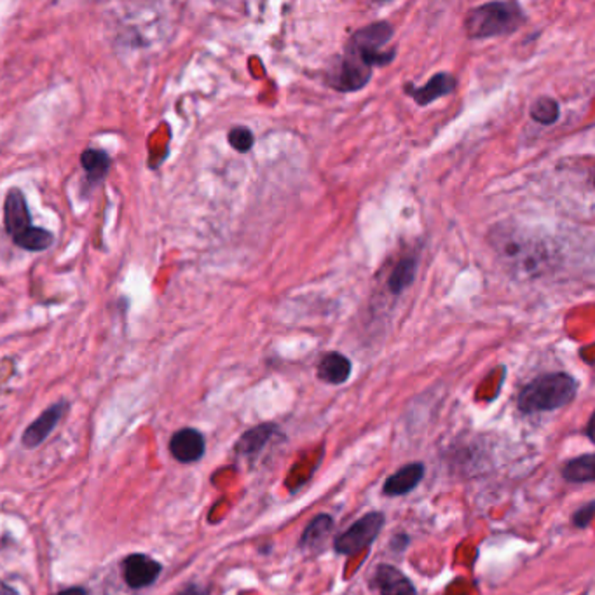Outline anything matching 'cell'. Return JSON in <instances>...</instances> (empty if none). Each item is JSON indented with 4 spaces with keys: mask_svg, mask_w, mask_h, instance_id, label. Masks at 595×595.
Wrapping results in <instances>:
<instances>
[{
    "mask_svg": "<svg viewBox=\"0 0 595 595\" xmlns=\"http://www.w3.org/2000/svg\"><path fill=\"white\" fill-rule=\"evenodd\" d=\"M526 23V13L517 2H489L468 11L466 35L473 41L510 35Z\"/></svg>",
    "mask_w": 595,
    "mask_h": 595,
    "instance_id": "3",
    "label": "cell"
},
{
    "mask_svg": "<svg viewBox=\"0 0 595 595\" xmlns=\"http://www.w3.org/2000/svg\"><path fill=\"white\" fill-rule=\"evenodd\" d=\"M4 226L13 241L29 252H42L53 245V234L32 226L29 206L20 189H11L4 201Z\"/></svg>",
    "mask_w": 595,
    "mask_h": 595,
    "instance_id": "5",
    "label": "cell"
},
{
    "mask_svg": "<svg viewBox=\"0 0 595 595\" xmlns=\"http://www.w3.org/2000/svg\"><path fill=\"white\" fill-rule=\"evenodd\" d=\"M0 595H18V592L14 589H11L7 583L0 581Z\"/></svg>",
    "mask_w": 595,
    "mask_h": 595,
    "instance_id": "23",
    "label": "cell"
},
{
    "mask_svg": "<svg viewBox=\"0 0 595 595\" xmlns=\"http://www.w3.org/2000/svg\"><path fill=\"white\" fill-rule=\"evenodd\" d=\"M229 143L234 150L238 152H248L252 147H254V142H256V137L252 133V130L245 128V126H236L229 131Z\"/></svg>",
    "mask_w": 595,
    "mask_h": 595,
    "instance_id": "20",
    "label": "cell"
},
{
    "mask_svg": "<svg viewBox=\"0 0 595 595\" xmlns=\"http://www.w3.org/2000/svg\"><path fill=\"white\" fill-rule=\"evenodd\" d=\"M578 393V381L566 372L545 374L531 381L518 395V409L526 414L566 407Z\"/></svg>",
    "mask_w": 595,
    "mask_h": 595,
    "instance_id": "4",
    "label": "cell"
},
{
    "mask_svg": "<svg viewBox=\"0 0 595 595\" xmlns=\"http://www.w3.org/2000/svg\"><path fill=\"white\" fill-rule=\"evenodd\" d=\"M457 87V81L453 74L447 72H440L437 76H433L425 86L418 87L414 85L405 86V93L419 105H431L433 102L453 95Z\"/></svg>",
    "mask_w": 595,
    "mask_h": 595,
    "instance_id": "9",
    "label": "cell"
},
{
    "mask_svg": "<svg viewBox=\"0 0 595 595\" xmlns=\"http://www.w3.org/2000/svg\"><path fill=\"white\" fill-rule=\"evenodd\" d=\"M161 571H163V566L158 561H154L152 557L143 555V554L128 555L122 563L124 581L131 589H145V587L152 585L159 578Z\"/></svg>",
    "mask_w": 595,
    "mask_h": 595,
    "instance_id": "7",
    "label": "cell"
},
{
    "mask_svg": "<svg viewBox=\"0 0 595 595\" xmlns=\"http://www.w3.org/2000/svg\"><path fill=\"white\" fill-rule=\"evenodd\" d=\"M563 477L567 482L590 483L595 479V455L585 454L580 457H574L563 468Z\"/></svg>",
    "mask_w": 595,
    "mask_h": 595,
    "instance_id": "16",
    "label": "cell"
},
{
    "mask_svg": "<svg viewBox=\"0 0 595 595\" xmlns=\"http://www.w3.org/2000/svg\"><path fill=\"white\" fill-rule=\"evenodd\" d=\"M67 410V401H58L55 405H51L50 409H46L32 425L25 429L22 442L27 449H35L41 444H44V440L53 433V429L57 428L59 419L63 418Z\"/></svg>",
    "mask_w": 595,
    "mask_h": 595,
    "instance_id": "8",
    "label": "cell"
},
{
    "mask_svg": "<svg viewBox=\"0 0 595 595\" xmlns=\"http://www.w3.org/2000/svg\"><path fill=\"white\" fill-rule=\"evenodd\" d=\"M57 595H87L83 587H72V589H67V590H61L58 592Z\"/></svg>",
    "mask_w": 595,
    "mask_h": 595,
    "instance_id": "22",
    "label": "cell"
},
{
    "mask_svg": "<svg viewBox=\"0 0 595 595\" xmlns=\"http://www.w3.org/2000/svg\"><path fill=\"white\" fill-rule=\"evenodd\" d=\"M111 156L100 149H86L81 156V165L87 175V182L96 184L105 178L111 170Z\"/></svg>",
    "mask_w": 595,
    "mask_h": 595,
    "instance_id": "15",
    "label": "cell"
},
{
    "mask_svg": "<svg viewBox=\"0 0 595 595\" xmlns=\"http://www.w3.org/2000/svg\"><path fill=\"white\" fill-rule=\"evenodd\" d=\"M393 29L386 22H377L353 33L344 55L327 72V83L340 93H353L369 85L375 67L390 65L397 50L386 46L393 39Z\"/></svg>",
    "mask_w": 595,
    "mask_h": 595,
    "instance_id": "1",
    "label": "cell"
},
{
    "mask_svg": "<svg viewBox=\"0 0 595 595\" xmlns=\"http://www.w3.org/2000/svg\"><path fill=\"white\" fill-rule=\"evenodd\" d=\"M206 449L204 437L194 428L178 429L170 440V453L180 463H196Z\"/></svg>",
    "mask_w": 595,
    "mask_h": 595,
    "instance_id": "10",
    "label": "cell"
},
{
    "mask_svg": "<svg viewBox=\"0 0 595 595\" xmlns=\"http://www.w3.org/2000/svg\"><path fill=\"white\" fill-rule=\"evenodd\" d=\"M372 585L381 595H416L410 580L397 567L381 564L372 574Z\"/></svg>",
    "mask_w": 595,
    "mask_h": 595,
    "instance_id": "11",
    "label": "cell"
},
{
    "mask_svg": "<svg viewBox=\"0 0 595 595\" xmlns=\"http://www.w3.org/2000/svg\"><path fill=\"white\" fill-rule=\"evenodd\" d=\"M594 513V501H590V503H587L585 507H581L580 510L574 513V517H572V522H574V526H576V527H589V526L592 524Z\"/></svg>",
    "mask_w": 595,
    "mask_h": 595,
    "instance_id": "21",
    "label": "cell"
},
{
    "mask_svg": "<svg viewBox=\"0 0 595 595\" xmlns=\"http://www.w3.org/2000/svg\"><path fill=\"white\" fill-rule=\"evenodd\" d=\"M416 273H418L416 258L414 257H403L390 275V282H388L390 292L398 295L403 290H407L410 284H414Z\"/></svg>",
    "mask_w": 595,
    "mask_h": 595,
    "instance_id": "17",
    "label": "cell"
},
{
    "mask_svg": "<svg viewBox=\"0 0 595 595\" xmlns=\"http://www.w3.org/2000/svg\"><path fill=\"white\" fill-rule=\"evenodd\" d=\"M334 526V520L330 515H318L311 524L306 527L302 538H301V546L302 548H314L318 546L321 541L330 535Z\"/></svg>",
    "mask_w": 595,
    "mask_h": 595,
    "instance_id": "18",
    "label": "cell"
},
{
    "mask_svg": "<svg viewBox=\"0 0 595 595\" xmlns=\"http://www.w3.org/2000/svg\"><path fill=\"white\" fill-rule=\"evenodd\" d=\"M425 477V466L421 463H410L400 468L397 473H393L383 487V492L386 496H403L416 489Z\"/></svg>",
    "mask_w": 595,
    "mask_h": 595,
    "instance_id": "12",
    "label": "cell"
},
{
    "mask_svg": "<svg viewBox=\"0 0 595 595\" xmlns=\"http://www.w3.org/2000/svg\"><path fill=\"white\" fill-rule=\"evenodd\" d=\"M276 431H278L276 425L256 426L239 438V442L236 444V451L241 455H256L266 447V444L271 440V437Z\"/></svg>",
    "mask_w": 595,
    "mask_h": 595,
    "instance_id": "14",
    "label": "cell"
},
{
    "mask_svg": "<svg viewBox=\"0 0 595 595\" xmlns=\"http://www.w3.org/2000/svg\"><path fill=\"white\" fill-rule=\"evenodd\" d=\"M489 241L515 276H541L552 267V250L543 239L529 234L526 229L496 226L489 234Z\"/></svg>",
    "mask_w": 595,
    "mask_h": 595,
    "instance_id": "2",
    "label": "cell"
},
{
    "mask_svg": "<svg viewBox=\"0 0 595 595\" xmlns=\"http://www.w3.org/2000/svg\"><path fill=\"white\" fill-rule=\"evenodd\" d=\"M353 372V365L349 362L347 356L340 355L338 351H332V353H327L321 362L318 364V377L327 383V384H342L349 379Z\"/></svg>",
    "mask_w": 595,
    "mask_h": 595,
    "instance_id": "13",
    "label": "cell"
},
{
    "mask_svg": "<svg viewBox=\"0 0 595 595\" xmlns=\"http://www.w3.org/2000/svg\"><path fill=\"white\" fill-rule=\"evenodd\" d=\"M384 515L381 511H370L356 520L347 531H344L334 541V548L340 555H355L372 545L381 533Z\"/></svg>",
    "mask_w": 595,
    "mask_h": 595,
    "instance_id": "6",
    "label": "cell"
},
{
    "mask_svg": "<svg viewBox=\"0 0 595 595\" xmlns=\"http://www.w3.org/2000/svg\"><path fill=\"white\" fill-rule=\"evenodd\" d=\"M531 117L539 124H554L559 119V104L552 98H538L531 107Z\"/></svg>",
    "mask_w": 595,
    "mask_h": 595,
    "instance_id": "19",
    "label": "cell"
},
{
    "mask_svg": "<svg viewBox=\"0 0 595 595\" xmlns=\"http://www.w3.org/2000/svg\"><path fill=\"white\" fill-rule=\"evenodd\" d=\"M178 595H206L201 589H198V587H189V589H185L184 592H180Z\"/></svg>",
    "mask_w": 595,
    "mask_h": 595,
    "instance_id": "24",
    "label": "cell"
}]
</instances>
